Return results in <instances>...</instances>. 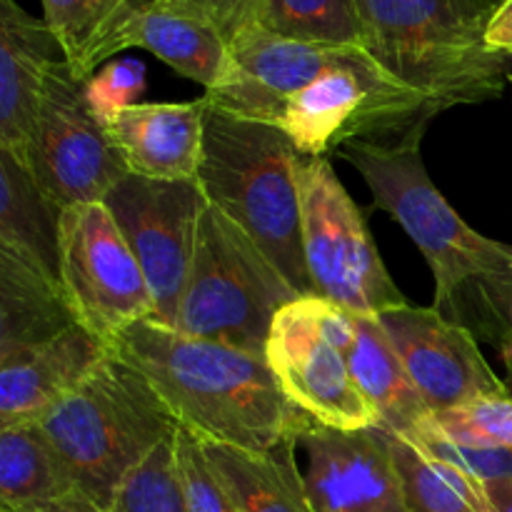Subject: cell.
<instances>
[{
	"label": "cell",
	"mask_w": 512,
	"mask_h": 512,
	"mask_svg": "<svg viewBox=\"0 0 512 512\" xmlns=\"http://www.w3.org/2000/svg\"><path fill=\"white\" fill-rule=\"evenodd\" d=\"M203 98L275 125L305 158H325L350 140H398L440 113L360 45L300 43L258 25L235 35L228 75Z\"/></svg>",
	"instance_id": "6da1fadb"
},
{
	"label": "cell",
	"mask_w": 512,
	"mask_h": 512,
	"mask_svg": "<svg viewBox=\"0 0 512 512\" xmlns=\"http://www.w3.org/2000/svg\"><path fill=\"white\" fill-rule=\"evenodd\" d=\"M428 125L398 140H350L338 155L363 175L375 208L388 210L428 260L433 308L503 355L512 343V245L470 228L435 188L420 150Z\"/></svg>",
	"instance_id": "7a4b0ae2"
},
{
	"label": "cell",
	"mask_w": 512,
	"mask_h": 512,
	"mask_svg": "<svg viewBox=\"0 0 512 512\" xmlns=\"http://www.w3.org/2000/svg\"><path fill=\"white\" fill-rule=\"evenodd\" d=\"M150 380L183 430L203 443L270 450L308 423L278 388L268 360L143 320L110 343Z\"/></svg>",
	"instance_id": "3957f363"
},
{
	"label": "cell",
	"mask_w": 512,
	"mask_h": 512,
	"mask_svg": "<svg viewBox=\"0 0 512 512\" xmlns=\"http://www.w3.org/2000/svg\"><path fill=\"white\" fill-rule=\"evenodd\" d=\"M363 48L440 113L503 93L510 58L485 43L493 0H355Z\"/></svg>",
	"instance_id": "277c9868"
},
{
	"label": "cell",
	"mask_w": 512,
	"mask_h": 512,
	"mask_svg": "<svg viewBox=\"0 0 512 512\" xmlns=\"http://www.w3.org/2000/svg\"><path fill=\"white\" fill-rule=\"evenodd\" d=\"M303 158L275 125L240 118L208 103L200 190L265 250L298 295H315L303 250Z\"/></svg>",
	"instance_id": "5b68a950"
},
{
	"label": "cell",
	"mask_w": 512,
	"mask_h": 512,
	"mask_svg": "<svg viewBox=\"0 0 512 512\" xmlns=\"http://www.w3.org/2000/svg\"><path fill=\"white\" fill-rule=\"evenodd\" d=\"M38 425L78 493L105 512L130 473L180 428L150 380L113 353Z\"/></svg>",
	"instance_id": "8992f818"
},
{
	"label": "cell",
	"mask_w": 512,
	"mask_h": 512,
	"mask_svg": "<svg viewBox=\"0 0 512 512\" xmlns=\"http://www.w3.org/2000/svg\"><path fill=\"white\" fill-rule=\"evenodd\" d=\"M295 298L265 250L208 203L175 330L265 358L275 315Z\"/></svg>",
	"instance_id": "52a82bcc"
},
{
	"label": "cell",
	"mask_w": 512,
	"mask_h": 512,
	"mask_svg": "<svg viewBox=\"0 0 512 512\" xmlns=\"http://www.w3.org/2000/svg\"><path fill=\"white\" fill-rule=\"evenodd\" d=\"M355 315L320 295H300L275 315L265 360L285 398L330 428H378L350 370Z\"/></svg>",
	"instance_id": "ba28073f"
},
{
	"label": "cell",
	"mask_w": 512,
	"mask_h": 512,
	"mask_svg": "<svg viewBox=\"0 0 512 512\" xmlns=\"http://www.w3.org/2000/svg\"><path fill=\"white\" fill-rule=\"evenodd\" d=\"M303 250L315 295L353 315H380L405 305L375 240L328 158L300 163Z\"/></svg>",
	"instance_id": "9c48e42d"
},
{
	"label": "cell",
	"mask_w": 512,
	"mask_h": 512,
	"mask_svg": "<svg viewBox=\"0 0 512 512\" xmlns=\"http://www.w3.org/2000/svg\"><path fill=\"white\" fill-rule=\"evenodd\" d=\"M88 80L68 60L45 83L23 163L63 208L103 203L128 173L103 113L88 93Z\"/></svg>",
	"instance_id": "30bf717a"
},
{
	"label": "cell",
	"mask_w": 512,
	"mask_h": 512,
	"mask_svg": "<svg viewBox=\"0 0 512 512\" xmlns=\"http://www.w3.org/2000/svg\"><path fill=\"white\" fill-rule=\"evenodd\" d=\"M60 285L78 323L108 345L155 315L143 268L103 203L65 208L60 223Z\"/></svg>",
	"instance_id": "8fae6325"
},
{
	"label": "cell",
	"mask_w": 512,
	"mask_h": 512,
	"mask_svg": "<svg viewBox=\"0 0 512 512\" xmlns=\"http://www.w3.org/2000/svg\"><path fill=\"white\" fill-rule=\"evenodd\" d=\"M143 268L155 300L153 323L175 328L208 198L198 180L125 175L103 200Z\"/></svg>",
	"instance_id": "7c38bea8"
},
{
	"label": "cell",
	"mask_w": 512,
	"mask_h": 512,
	"mask_svg": "<svg viewBox=\"0 0 512 512\" xmlns=\"http://www.w3.org/2000/svg\"><path fill=\"white\" fill-rule=\"evenodd\" d=\"M375 318L398 350L405 373L430 413L510 393L505 380L485 360L473 333L450 323L435 308L405 303Z\"/></svg>",
	"instance_id": "4fadbf2b"
},
{
	"label": "cell",
	"mask_w": 512,
	"mask_h": 512,
	"mask_svg": "<svg viewBox=\"0 0 512 512\" xmlns=\"http://www.w3.org/2000/svg\"><path fill=\"white\" fill-rule=\"evenodd\" d=\"M298 445L313 512H410L383 428L343 430L310 418Z\"/></svg>",
	"instance_id": "5bb4252c"
},
{
	"label": "cell",
	"mask_w": 512,
	"mask_h": 512,
	"mask_svg": "<svg viewBox=\"0 0 512 512\" xmlns=\"http://www.w3.org/2000/svg\"><path fill=\"white\" fill-rule=\"evenodd\" d=\"M205 123V98L190 103H133L105 115L128 173L150 180H198Z\"/></svg>",
	"instance_id": "9a60e30c"
},
{
	"label": "cell",
	"mask_w": 512,
	"mask_h": 512,
	"mask_svg": "<svg viewBox=\"0 0 512 512\" xmlns=\"http://www.w3.org/2000/svg\"><path fill=\"white\" fill-rule=\"evenodd\" d=\"M68 60L43 18L0 0V148L23 160L50 70Z\"/></svg>",
	"instance_id": "2e32d148"
},
{
	"label": "cell",
	"mask_w": 512,
	"mask_h": 512,
	"mask_svg": "<svg viewBox=\"0 0 512 512\" xmlns=\"http://www.w3.org/2000/svg\"><path fill=\"white\" fill-rule=\"evenodd\" d=\"M110 355V345L75 323L40 348L0 363V428L38 423Z\"/></svg>",
	"instance_id": "e0dca14e"
},
{
	"label": "cell",
	"mask_w": 512,
	"mask_h": 512,
	"mask_svg": "<svg viewBox=\"0 0 512 512\" xmlns=\"http://www.w3.org/2000/svg\"><path fill=\"white\" fill-rule=\"evenodd\" d=\"M210 470L238 512H313L298 465V438L270 450L203 443Z\"/></svg>",
	"instance_id": "ac0fdd59"
},
{
	"label": "cell",
	"mask_w": 512,
	"mask_h": 512,
	"mask_svg": "<svg viewBox=\"0 0 512 512\" xmlns=\"http://www.w3.org/2000/svg\"><path fill=\"white\" fill-rule=\"evenodd\" d=\"M63 213V205L45 193L28 165L0 148V250L60 280Z\"/></svg>",
	"instance_id": "d6986e66"
},
{
	"label": "cell",
	"mask_w": 512,
	"mask_h": 512,
	"mask_svg": "<svg viewBox=\"0 0 512 512\" xmlns=\"http://www.w3.org/2000/svg\"><path fill=\"white\" fill-rule=\"evenodd\" d=\"M75 323L60 280L0 250V363L50 343Z\"/></svg>",
	"instance_id": "ffe728a7"
},
{
	"label": "cell",
	"mask_w": 512,
	"mask_h": 512,
	"mask_svg": "<svg viewBox=\"0 0 512 512\" xmlns=\"http://www.w3.org/2000/svg\"><path fill=\"white\" fill-rule=\"evenodd\" d=\"M350 370L378 413V428L405 438H418L423 433L433 413L415 390L398 350L375 315H355Z\"/></svg>",
	"instance_id": "44dd1931"
},
{
	"label": "cell",
	"mask_w": 512,
	"mask_h": 512,
	"mask_svg": "<svg viewBox=\"0 0 512 512\" xmlns=\"http://www.w3.org/2000/svg\"><path fill=\"white\" fill-rule=\"evenodd\" d=\"M128 48L148 50L175 73L203 85L205 93L218 88L230 70V43L218 28L160 3L140 13L120 33L115 55Z\"/></svg>",
	"instance_id": "7402d4cb"
},
{
	"label": "cell",
	"mask_w": 512,
	"mask_h": 512,
	"mask_svg": "<svg viewBox=\"0 0 512 512\" xmlns=\"http://www.w3.org/2000/svg\"><path fill=\"white\" fill-rule=\"evenodd\" d=\"M70 495L73 475L38 423L0 428V510L33 512Z\"/></svg>",
	"instance_id": "603a6c76"
},
{
	"label": "cell",
	"mask_w": 512,
	"mask_h": 512,
	"mask_svg": "<svg viewBox=\"0 0 512 512\" xmlns=\"http://www.w3.org/2000/svg\"><path fill=\"white\" fill-rule=\"evenodd\" d=\"M160 0H43V20L75 73L90 78L115 55L120 33Z\"/></svg>",
	"instance_id": "cb8c5ba5"
},
{
	"label": "cell",
	"mask_w": 512,
	"mask_h": 512,
	"mask_svg": "<svg viewBox=\"0 0 512 512\" xmlns=\"http://www.w3.org/2000/svg\"><path fill=\"white\" fill-rule=\"evenodd\" d=\"M385 435L410 512H490L483 480L405 435Z\"/></svg>",
	"instance_id": "d4e9b609"
},
{
	"label": "cell",
	"mask_w": 512,
	"mask_h": 512,
	"mask_svg": "<svg viewBox=\"0 0 512 512\" xmlns=\"http://www.w3.org/2000/svg\"><path fill=\"white\" fill-rule=\"evenodd\" d=\"M253 25L285 40L363 48L355 0H255Z\"/></svg>",
	"instance_id": "484cf974"
},
{
	"label": "cell",
	"mask_w": 512,
	"mask_h": 512,
	"mask_svg": "<svg viewBox=\"0 0 512 512\" xmlns=\"http://www.w3.org/2000/svg\"><path fill=\"white\" fill-rule=\"evenodd\" d=\"M423 433L473 450H512V395H493L430 415ZM420 433V435H423Z\"/></svg>",
	"instance_id": "4316f807"
},
{
	"label": "cell",
	"mask_w": 512,
	"mask_h": 512,
	"mask_svg": "<svg viewBox=\"0 0 512 512\" xmlns=\"http://www.w3.org/2000/svg\"><path fill=\"white\" fill-rule=\"evenodd\" d=\"M108 512H188L175 463V435L130 473Z\"/></svg>",
	"instance_id": "83f0119b"
},
{
	"label": "cell",
	"mask_w": 512,
	"mask_h": 512,
	"mask_svg": "<svg viewBox=\"0 0 512 512\" xmlns=\"http://www.w3.org/2000/svg\"><path fill=\"white\" fill-rule=\"evenodd\" d=\"M175 463H178V478L183 485L188 512H238L230 495L210 470L200 440L183 428L175 433Z\"/></svg>",
	"instance_id": "f1b7e54d"
},
{
	"label": "cell",
	"mask_w": 512,
	"mask_h": 512,
	"mask_svg": "<svg viewBox=\"0 0 512 512\" xmlns=\"http://www.w3.org/2000/svg\"><path fill=\"white\" fill-rule=\"evenodd\" d=\"M145 68L138 60H115V63L105 65L98 73L90 75L88 93L95 108L105 115L115 113V110L133 105L135 95L143 93L145 88Z\"/></svg>",
	"instance_id": "f546056e"
},
{
	"label": "cell",
	"mask_w": 512,
	"mask_h": 512,
	"mask_svg": "<svg viewBox=\"0 0 512 512\" xmlns=\"http://www.w3.org/2000/svg\"><path fill=\"white\" fill-rule=\"evenodd\" d=\"M160 5L205 20L218 28L228 43H233L235 35L253 25L255 10V0H160Z\"/></svg>",
	"instance_id": "4dcf8cb0"
},
{
	"label": "cell",
	"mask_w": 512,
	"mask_h": 512,
	"mask_svg": "<svg viewBox=\"0 0 512 512\" xmlns=\"http://www.w3.org/2000/svg\"><path fill=\"white\" fill-rule=\"evenodd\" d=\"M485 43L490 50L512 60V0H503L498 5L485 33Z\"/></svg>",
	"instance_id": "1f68e13d"
},
{
	"label": "cell",
	"mask_w": 512,
	"mask_h": 512,
	"mask_svg": "<svg viewBox=\"0 0 512 512\" xmlns=\"http://www.w3.org/2000/svg\"><path fill=\"white\" fill-rule=\"evenodd\" d=\"M483 490L490 512H512V475L483 480Z\"/></svg>",
	"instance_id": "d6a6232c"
},
{
	"label": "cell",
	"mask_w": 512,
	"mask_h": 512,
	"mask_svg": "<svg viewBox=\"0 0 512 512\" xmlns=\"http://www.w3.org/2000/svg\"><path fill=\"white\" fill-rule=\"evenodd\" d=\"M33 512H105V510H100L98 505L90 503L88 498H83V495L78 493V495H70V498L65 500H58V503L43 505V508Z\"/></svg>",
	"instance_id": "836d02e7"
},
{
	"label": "cell",
	"mask_w": 512,
	"mask_h": 512,
	"mask_svg": "<svg viewBox=\"0 0 512 512\" xmlns=\"http://www.w3.org/2000/svg\"><path fill=\"white\" fill-rule=\"evenodd\" d=\"M503 363H505V373H508V378H505V385H508V390L512 393V350L503 355Z\"/></svg>",
	"instance_id": "e575fe53"
},
{
	"label": "cell",
	"mask_w": 512,
	"mask_h": 512,
	"mask_svg": "<svg viewBox=\"0 0 512 512\" xmlns=\"http://www.w3.org/2000/svg\"><path fill=\"white\" fill-rule=\"evenodd\" d=\"M493 3H495V5H500V3H503V0H493Z\"/></svg>",
	"instance_id": "d590c367"
},
{
	"label": "cell",
	"mask_w": 512,
	"mask_h": 512,
	"mask_svg": "<svg viewBox=\"0 0 512 512\" xmlns=\"http://www.w3.org/2000/svg\"><path fill=\"white\" fill-rule=\"evenodd\" d=\"M508 350H512V343H510V348H508ZM508 350H505V353H508ZM505 353H503V355H505Z\"/></svg>",
	"instance_id": "8d00e7d4"
},
{
	"label": "cell",
	"mask_w": 512,
	"mask_h": 512,
	"mask_svg": "<svg viewBox=\"0 0 512 512\" xmlns=\"http://www.w3.org/2000/svg\"><path fill=\"white\" fill-rule=\"evenodd\" d=\"M510 83H512V75H510Z\"/></svg>",
	"instance_id": "74e56055"
},
{
	"label": "cell",
	"mask_w": 512,
	"mask_h": 512,
	"mask_svg": "<svg viewBox=\"0 0 512 512\" xmlns=\"http://www.w3.org/2000/svg\"><path fill=\"white\" fill-rule=\"evenodd\" d=\"M0 512H5V510H0Z\"/></svg>",
	"instance_id": "f35d334b"
}]
</instances>
